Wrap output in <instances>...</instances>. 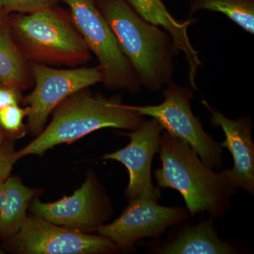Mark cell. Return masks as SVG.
I'll list each match as a JSON object with an SVG mask.
<instances>
[{
  "instance_id": "6da1fadb",
  "label": "cell",
  "mask_w": 254,
  "mask_h": 254,
  "mask_svg": "<svg viewBox=\"0 0 254 254\" xmlns=\"http://www.w3.org/2000/svg\"><path fill=\"white\" fill-rule=\"evenodd\" d=\"M95 1L142 86L158 91L173 81L177 53L170 33L140 16L127 0Z\"/></svg>"
},
{
  "instance_id": "7a4b0ae2",
  "label": "cell",
  "mask_w": 254,
  "mask_h": 254,
  "mask_svg": "<svg viewBox=\"0 0 254 254\" xmlns=\"http://www.w3.org/2000/svg\"><path fill=\"white\" fill-rule=\"evenodd\" d=\"M158 152L162 161V168L155 172L158 187L178 190L191 215H224L236 189L225 175L212 170L188 143L167 131L160 136Z\"/></svg>"
},
{
  "instance_id": "3957f363",
  "label": "cell",
  "mask_w": 254,
  "mask_h": 254,
  "mask_svg": "<svg viewBox=\"0 0 254 254\" xmlns=\"http://www.w3.org/2000/svg\"><path fill=\"white\" fill-rule=\"evenodd\" d=\"M141 115L120 100L92 96L81 91L68 97L55 110L50 125L36 139L19 151V158L41 155L55 145L71 143L104 128L133 130L143 123Z\"/></svg>"
},
{
  "instance_id": "277c9868",
  "label": "cell",
  "mask_w": 254,
  "mask_h": 254,
  "mask_svg": "<svg viewBox=\"0 0 254 254\" xmlns=\"http://www.w3.org/2000/svg\"><path fill=\"white\" fill-rule=\"evenodd\" d=\"M11 24L27 63L77 66L91 59V52L71 19L55 6L17 15Z\"/></svg>"
},
{
  "instance_id": "5b68a950",
  "label": "cell",
  "mask_w": 254,
  "mask_h": 254,
  "mask_svg": "<svg viewBox=\"0 0 254 254\" xmlns=\"http://www.w3.org/2000/svg\"><path fill=\"white\" fill-rule=\"evenodd\" d=\"M69 7L71 21L90 52L96 57L108 89L137 93L142 86L138 74L123 54L116 37L95 0H63Z\"/></svg>"
},
{
  "instance_id": "8992f818",
  "label": "cell",
  "mask_w": 254,
  "mask_h": 254,
  "mask_svg": "<svg viewBox=\"0 0 254 254\" xmlns=\"http://www.w3.org/2000/svg\"><path fill=\"white\" fill-rule=\"evenodd\" d=\"M163 95L164 101L158 105L127 106L141 116L154 119L171 136L188 143L209 168H221L222 147L204 131L192 112L193 91L172 81Z\"/></svg>"
},
{
  "instance_id": "52a82bcc",
  "label": "cell",
  "mask_w": 254,
  "mask_h": 254,
  "mask_svg": "<svg viewBox=\"0 0 254 254\" xmlns=\"http://www.w3.org/2000/svg\"><path fill=\"white\" fill-rule=\"evenodd\" d=\"M35 81L33 91L24 98L28 105V127L39 134L48 117L68 97L103 81L99 66L58 69L40 64H30Z\"/></svg>"
},
{
  "instance_id": "ba28073f",
  "label": "cell",
  "mask_w": 254,
  "mask_h": 254,
  "mask_svg": "<svg viewBox=\"0 0 254 254\" xmlns=\"http://www.w3.org/2000/svg\"><path fill=\"white\" fill-rule=\"evenodd\" d=\"M13 246L29 254H88L110 252L115 244L106 237L55 225L39 217L27 218L14 235Z\"/></svg>"
},
{
  "instance_id": "9c48e42d",
  "label": "cell",
  "mask_w": 254,
  "mask_h": 254,
  "mask_svg": "<svg viewBox=\"0 0 254 254\" xmlns=\"http://www.w3.org/2000/svg\"><path fill=\"white\" fill-rule=\"evenodd\" d=\"M188 218L181 207H165L153 200H131L120 218L113 223L100 225V235L108 238L115 246L128 248L144 237H160L168 227Z\"/></svg>"
},
{
  "instance_id": "30bf717a",
  "label": "cell",
  "mask_w": 254,
  "mask_h": 254,
  "mask_svg": "<svg viewBox=\"0 0 254 254\" xmlns=\"http://www.w3.org/2000/svg\"><path fill=\"white\" fill-rule=\"evenodd\" d=\"M163 131V127L154 119L143 120L138 128L128 133L130 143L125 148L103 156L123 163L128 170L129 182L126 195L130 200L144 198L158 203L161 197L160 189L152 182L151 165L158 152Z\"/></svg>"
},
{
  "instance_id": "8fae6325",
  "label": "cell",
  "mask_w": 254,
  "mask_h": 254,
  "mask_svg": "<svg viewBox=\"0 0 254 254\" xmlns=\"http://www.w3.org/2000/svg\"><path fill=\"white\" fill-rule=\"evenodd\" d=\"M211 113L210 122L220 127L225 136L220 146L230 150L233 158L232 169L221 172L233 186L240 187L249 193L254 192V144L252 140V123L250 117L237 120L227 118L220 112L212 109L205 100L202 101Z\"/></svg>"
},
{
  "instance_id": "7c38bea8",
  "label": "cell",
  "mask_w": 254,
  "mask_h": 254,
  "mask_svg": "<svg viewBox=\"0 0 254 254\" xmlns=\"http://www.w3.org/2000/svg\"><path fill=\"white\" fill-rule=\"evenodd\" d=\"M31 210L37 217L60 226L80 230L96 226L98 228L101 225L99 196L90 177L70 196L54 203L35 200Z\"/></svg>"
},
{
  "instance_id": "4fadbf2b",
  "label": "cell",
  "mask_w": 254,
  "mask_h": 254,
  "mask_svg": "<svg viewBox=\"0 0 254 254\" xmlns=\"http://www.w3.org/2000/svg\"><path fill=\"white\" fill-rule=\"evenodd\" d=\"M132 8L148 22L160 26L170 33L173 38L177 55L182 52L189 65L190 86L197 90L195 77L202 65L198 52L195 50L189 36L188 28L196 18L179 20L174 17L161 0H127Z\"/></svg>"
},
{
  "instance_id": "5bb4252c",
  "label": "cell",
  "mask_w": 254,
  "mask_h": 254,
  "mask_svg": "<svg viewBox=\"0 0 254 254\" xmlns=\"http://www.w3.org/2000/svg\"><path fill=\"white\" fill-rule=\"evenodd\" d=\"M165 254H230L236 250L218 237L213 224L207 220L189 227L168 245L158 250Z\"/></svg>"
},
{
  "instance_id": "9a60e30c",
  "label": "cell",
  "mask_w": 254,
  "mask_h": 254,
  "mask_svg": "<svg viewBox=\"0 0 254 254\" xmlns=\"http://www.w3.org/2000/svg\"><path fill=\"white\" fill-rule=\"evenodd\" d=\"M34 191L16 177L0 186V235H15L26 218V210Z\"/></svg>"
},
{
  "instance_id": "2e32d148",
  "label": "cell",
  "mask_w": 254,
  "mask_h": 254,
  "mask_svg": "<svg viewBox=\"0 0 254 254\" xmlns=\"http://www.w3.org/2000/svg\"><path fill=\"white\" fill-rule=\"evenodd\" d=\"M29 70L9 28L0 25V83L14 89L24 90L29 85Z\"/></svg>"
},
{
  "instance_id": "e0dca14e",
  "label": "cell",
  "mask_w": 254,
  "mask_h": 254,
  "mask_svg": "<svg viewBox=\"0 0 254 254\" xmlns=\"http://www.w3.org/2000/svg\"><path fill=\"white\" fill-rule=\"evenodd\" d=\"M202 10L225 14L244 31L254 34V0H189V16Z\"/></svg>"
},
{
  "instance_id": "ac0fdd59",
  "label": "cell",
  "mask_w": 254,
  "mask_h": 254,
  "mask_svg": "<svg viewBox=\"0 0 254 254\" xmlns=\"http://www.w3.org/2000/svg\"><path fill=\"white\" fill-rule=\"evenodd\" d=\"M58 0H1L6 11L31 14L55 6Z\"/></svg>"
},
{
  "instance_id": "d6986e66",
  "label": "cell",
  "mask_w": 254,
  "mask_h": 254,
  "mask_svg": "<svg viewBox=\"0 0 254 254\" xmlns=\"http://www.w3.org/2000/svg\"><path fill=\"white\" fill-rule=\"evenodd\" d=\"M27 114V108H21L18 104L9 105L0 111V125L10 133H17L22 129Z\"/></svg>"
},
{
  "instance_id": "ffe728a7",
  "label": "cell",
  "mask_w": 254,
  "mask_h": 254,
  "mask_svg": "<svg viewBox=\"0 0 254 254\" xmlns=\"http://www.w3.org/2000/svg\"><path fill=\"white\" fill-rule=\"evenodd\" d=\"M19 158L17 152L0 149V186L7 180L11 169Z\"/></svg>"
},
{
  "instance_id": "44dd1931",
  "label": "cell",
  "mask_w": 254,
  "mask_h": 254,
  "mask_svg": "<svg viewBox=\"0 0 254 254\" xmlns=\"http://www.w3.org/2000/svg\"><path fill=\"white\" fill-rule=\"evenodd\" d=\"M17 90L11 87H0V111L9 105L18 104Z\"/></svg>"
},
{
  "instance_id": "7402d4cb",
  "label": "cell",
  "mask_w": 254,
  "mask_h": 254,
  "mask_svg": "<svg viewBox=\"0 0 254 254\" xmlns=\"http://www.w3.org/2000/svg\"><path fill=\"white\" fill-rule=\"evenodd\" d=\"M2 9V3H1V0H0V11Z\"/></svg>"
},
{
  "instance_id": "603a6c76",
  "label": "cell",
  "mask_w": 254,
  "mask_h": 254,
  "mask_svg": "<svg viewBox=\"0 0 254 254\" xmlns=\"http://www.w3.org/2000/svg\"><path fill=\"white\" fill-rule=\"evenodd\" d=\"M1 137H0V145H1Z\"/></svg>"
}]
</instances>
